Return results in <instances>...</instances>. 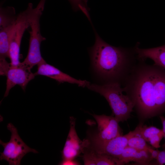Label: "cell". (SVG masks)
Instances as JSON below:
<instances>
[{
  "mask_svg": "<svg viewBox=\"0 0 165 165\" xmlns=\"http://www.w3.org/2000/svg\"><path fill=\"white\" fill-rule=\"evenodd\" d=\"M138 60L122 87L142 119L165 112V69Z\"/></svg>",
  "mask_w": 165,
  "mask_h": 165,
  "instance_id": "obj_1",
  "label": "cell"
},
{
  "mask_svg": "<svg viewBox=\"0 0 165 165\" xmlns=\"http://www.w3.org/2000/svg\"><path fill=\"white\" fill-rule=\"evenodd\" d=\"M93 27L95 42L89 51L95 72L104 83L118 82L123 85L138 61L135 46H112L104 41Z\"/></svg>",
  "mask_w": 165,
  "mask_h": 165,
  "instance_id": "obj_2",
  "label": "cell"
},
{
  "mask_svg": "<svg viewBox=\"0 0 165 165\" xmlns=\"http://www.w3.org/2000/svg\"><path fill=\"white\" fill-rule=\"evenodd\" d=\"M86 87L105 98L114 116L119 122L126 121L130 117L134 105L129 97L123 94L120 84L109 82L98 85L90 83Z\"/></svg>",
  "mask_w": 165,
  "mask_h": 165,
  "instance_id": "obj_3",
  "label": "cell"
},
{
  "mask_svg": "<svg viewBox=\"0 0 165 165\" xmlns=\"http://www.w3.org/2000/svg\"><path fill=\"white\" fill-rule=\"evenodd\" d=\"M46 0H40L37 6L34 8L31 16L29 31V46L27 56L21 64L31 69L44 59L42 56L40 46L41 42L46 38L41 35L40 20Z\"/></svg>",
  "mask_w": 165,
  "mask_h": 165,
  "instance_id": "obj_4",
  "label": "cell"
},
{
  "mask_svg": "<svg viewBox=\"0 0 165 165\" xmlns=\"http://www.w3.org/2000/svg\"><path fill=\"white\" fill-rule=\"evenodd\" d=\"M8 129L11 133L10 141L4 142L1 140L0 144L4 148L3 152L0 153L1 160H5L9 165H20L21 159L27 153H38L36 150L27 146L19 135L16 127L11 123L8 124Z\"/></svg>",
  "mask_w": 165,
  "mask_h": 165,
  "instance_id": "obj_5",
  "label": "cell"
},
{
  "mask_svg": "<svg viewBox=\"0 0 165 165\" xmlns=\"http://www.w3.org/2000/svg\"><path fill=\"white\" fill-rule=\"evenodd\" d=\"M34 8L33 4L29 3L27 9L18 14L10 43V67H17L20 63L19 58L21 42L25 31L30 27V18Z\"/></svg>",
  "mask_w": 165,
  "mask_h": 165,
  "instance_id": "obj_6",
  "label": "cell"
},
{
  "mask_svg": "<svg viewBox=\"0 0 165 165\" xmlns=\"http://www.w3.org/2000/svg\"><path fill=\"white\" fill-rule=\"evenodd\" d=\"M98 126V132L92 139V145L105 143L122 135L119 122L114 116L92 114Z\"/></svg>",
  "mask_w": 165,
  "mask_h": 165,
  "instance_id": "obj_7",
  "label": "cell"
},
{
  "mask_svg": "<svg viewBox=\"0 0 165 165\" xmlns=\"http://www.w3.org/2000/svg\"><path fill=\"white\" fill-rule=\"evenodd\" d=\"M70 123L69 131L62 151V160H74L89 145V142L87 140L82 141L78 137L75 129V122L73 118H70Z\"/></svg>",
  "mask_w": 165,
  "mask_h": 165,
  "instance_id": "obj_8",
  "label": "cell"
},
{
  "mask_svg": "<svg viewBox=\"0 0 165 165\" xmlns=\"http://www.w3.org/2000/svg\"><path fill=\"white\" fill-rule=\"evenodd\" d=\"M6 76L7 80L4 97H6L11 89L16 85L25 90L28 82L34 78L35 75L31 69L21 65L20 62L17 67H10Z\"/></svg>",
  "mask_w": 165,
  "mask_h": 165,
  "instance_id": "obj_9",
  "label": "cell"
},
{
  "mask_svg": "<svg viewBox=\"0 0 165 165\" xmlns=\"http://www.w3.org/2000/svg\"><path fill=\"white\" fill-rule=\"evenodd\" d=\"M37 70L34 73L46 76L55 79L59 82H67L77 85L79 86L86 87L90 83L86 80L77 79L61 72L55 67L47 64L44 60L37 64Z\"/></svg>",
  "mask_w": 165,
  "mask_h": 165,
  "instance_id": "obj_10",
  "label": "cell"
},
{
  "mask_svg": "<svg viewBox=\"0 0 165 165\" xmlns=\"http://www.w3.org/2000/svg\"><path fill=\"white\" fill-rule=\"evenodd\" d=\"M134 134V130L120 135L105 143L93 145L92 149L97 153L105 154L119 159L127 146L129 138Z\"/></svg>",
  "mask_w": 165,
  "mask_h": 165,
  "instance_id": "obj_11",
  "label": "cell"
},
{
  "mask_svg": "<svg viewBox=\"0 0 165 165\" xmlns=\"http://www.w3.org/2000/svg\"><path fill=\"white\" fill-rule=\"evenodd\" d=\"M138 43L135 46L138 60L146 61L148 58L152 60L154 64L165 69V44L156 47L142 49Z\"/></svg>",
  "mask_w": 165,
  "mask_h": 165,
  "instance_id": "obj_12",
  "label": "cell"
},
{
  "mask_svg": "<svg viewBox=\"0 0 165 165\" xmlns=\"http://www.w3.org/2000/svg\"><path fill=\"white\" fill-rule=\"evenodd\" d=\"M83 160L85 165H123L118 159L106 154L97 153L93 149L85 152Z\"/></svg>",
  "mask_w": 165,
  "mask_h": 165,
  "instance_id": "obj_13",
  "label": "cell"
},
{
  "mask_svg": "<svg viewBox=\"0 0 165 165\" xmlns=\"http://www.w3.org/2000/svg\"><path fill=\"white\" fill-rule=\"evenodd\" d=\"M16 22L0 30V67H5L9 64L6 61L9 58V50L11 37L15 27Z\"/></svg>",
  "mask_w": 165,
  "mask_h": 165,
  "instance_id": "obj_14",
  "label": "cell"
},
{
  "mask_svg": "<svg viewBox=\"0 0 165 165\" xmlns=\"http://www.w3.org/2000/svg\"><path fill=\"white\" fill-rule=\"evenodd\" d=\"M15 9L12 6L0 8V29L15 23L17 17Z\"/></svg>",
  "mask_w": 165,
  "mask_h": 165,
  "instance_id": "obj_15",
  "label": "cell"
},
{
  "mask_svg": "<svg viewBox=\"0 0 165 165\" xmlns=\"http://www.w3.org/2000/svg\"><path fill=\"white\" fill-rule=\"evenodd\" d=\"M135 132L141 136L147 142L152 138L162 132L160 129L154 126L148 127L141 124L138 125L134 130Z\"/></svg>",
  "mask_w": 165,
  "mask_h": 165,
  "instance_id": "obj_16",
  "label": "cell"
},
{
  "mask_svg": "<svg viewBox=\"0 0 165 165\" xmlns=\"http://www.w3.org/2000/svg\"><path fill=\"white\" fill-rule=\"evenodd\" d=\"M134 131V134L129 139L127 146L138 150L148 149L150 146L141 136Z\"/></svg>",
  "mask_w": 165,
  "mask_h": 165,
  "instance_id": "obj_17",
  "label": "cell"
},
{
  "mask_svg": "<svg viewBox=\"0 0 165 165\" xmlns=\"http://www.w3.org/2000/svg\"><path fill=\"white\" fill-rule=\"evenodd\" d=\"M71 4L73 10H80L87 16L89 14L87 6V0H68Z\"/></svg>",
  "mask_w": 165,
  "mask_h": 165,
  "instance_id": "obj_18",
  "label": "cell"
},
{
  "mask_svg": "<svg viewBox=\"0 0 165 165\" xmlns=\"http://www.w3.org/2000/svg\"><path fill=\"white\" fill-rule=\"evenodd\" d=\"M156 160L157 164H165V149L162 151H160Z\"/></svg>",
  "mask_w": 165,
  "mask_h": 165,
  "instance_id": "obj_19",
  "label": "cell"
},
{
  "mask_svg": "<svg viewBox=\"0 0 165 165\" xmlns=\"http://www.w3.org/2000/svg\"><path fill=\"white\" fill-rule=\"evenodd\" d=\"M148 150L150 153L152 160H156L160 150L154 149L151 147L149 148Z\"/></svg>",
  "mask_w": 165,
  "mask_h": 165,
  "instance_id": "obj_20",
  "label": "cell"
},
{
  "mask_svg": "<svg viewBox=\"0 0 165 165\" xmlns=\"http://www.w3.org/2000/svg\"><path fill=\"white\" fill-rule=\"evenodd\" d=\"M79 163L74 160H62V161L60 163V165H78Z\"/></svg>",
  "mask_w": 165,
  "mask_h": 165,
  "instance_id": "obj_21",
  "label": "cell"
},
{
  "mask_svg": "<svg viewBox=\"0 0 165 165\" xmlns=\"http://www.w3.org/2000/svg\"><path fill=\"white\" fill-rule=\"evenodd\" d=\"M160 118L163 125L162 130L164 133L165 132V117L163 116H160Z\"/></svg>",
  "mask_w": 165,
  "mask_h": 165,
  "instance_id": "obj_22",
  "label": "cell"
},
{
  "mask_svg": "<svg viewBox=\"0 0 165 165\" xmlns=\"http://www.w3.org/2000/svg\"><path fill=\"white\" fill-rule=\"evenodd\" d=\"M164 138H165V132H164ZM162 147L164 149H165V141L164 143L162 145Z\"/></svg>",
  "mask_w": 165,
  "mask_h": 165,
  "instance_id": "obj_23",
  "label": "cell"
}]
</instances>
